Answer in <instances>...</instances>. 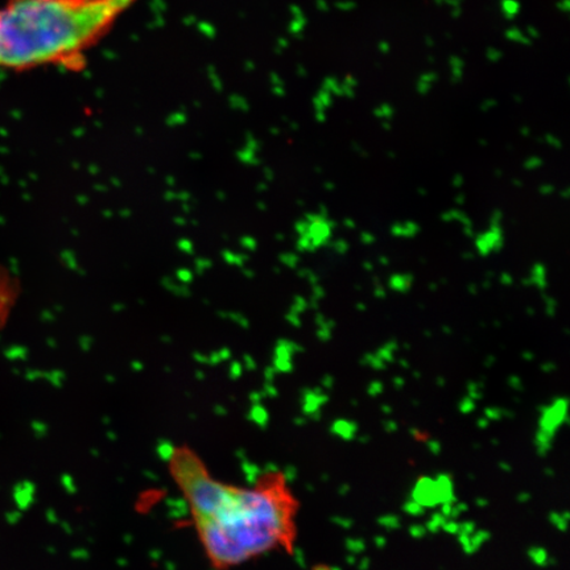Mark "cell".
Returning a JSON list of instances; mask_svg holds the SVG:
<instances>
[{
	"instance_id": "2",
	"label": "cell",
	"mask_w": 570,
	"mask_h": 570,
	"mask_svg": "<svg viewBox=\"0 0 570 570\" xmlns=\"http://www.w3.org/2000/svg\"><path fill=\"white\" fill-rule=\"evenodd\" d=\"M139 0H6L0 68L76 69Z\"/></svg>"
},
{
	"instance_id": "3",
	"label": "cell",
	"mask_w": 570,
	"mask_h": 570,
	"mask_svg": "<svg viewBox=\"0 0 570 570\" xmlns=\"http://www.w3.org/2000/svg\"><path fill=\"white\" fill-rule=\"evenodd\" d=\"M503 229L501 220H493L489 229L476 239V248L481 255H490L503 246Z\"/></svg>"
},
{
	"instance_id": "1",
	"label": "cell",
	"mask_w": 570,
	"mask_h": 570,
	"mask_svg": "<svg viewBox=\"0 0 570 570\" xmlns=\"http://www.w3.org/2000/svg\"><path fill=\"white\" fill-rule=\"evenodd\" d=\"M168 466L214 568L227 570L294 550L298 503L284 474L267 473L252 487H237L217 480L188 448H174Z\"/></svg>"
}]
</instances>
